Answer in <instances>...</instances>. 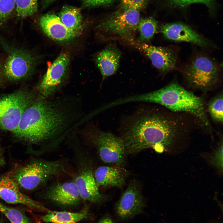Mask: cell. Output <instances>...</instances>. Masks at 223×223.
<instances>
[{
	"mask_svg": "<svg viewBox=\"0 0 223 223\" xmlns=\"http://www.w3.org/2000/svg\"><path fill=\"white\" fill-rule=\"evenodd\" d=\"M167 112L150 111L132 120L123 136L126 154L148 148L168 149L188 131L184 120Z\"/></svg>",
	"mask_w": 223,
	"mask_h": 223,
	"instance_id": "1",
	"label": "cell"
},
{
	"mask_svg": "<svg viewBox=\"0 0 223 223\" xmlns=\"http://www.w3.org/2000/svg\"><path fill=\"white\" fill-rule=\"evenodd\" d=\"M124 103L144 102L155 103L173 112L188 113L205 126L209 122L202 100L176 82H173L157 90L123 98Z\"/></svg>",
	"mask_w": 223,
	"mask_h": 223,
	"instance_id": "2",
	"label": "cell"
},
{
	"mask_svg": "<svg viewBox=\"0 0 223 223\" xmlns=\"http://www.w3.org/2000/svg\"><path fill=\"white\" fill-rule=\"evenodd\" d=\"M55 127V120L44 98L37 96L23 113L15 130V136L32 144L50 143Z\"/></svg>",
	"mask_w": 223,
	"mask_h": 223,
	"instance_id": "3",
	"label": "cell"
},
{
	"mask_svg": "<svg viewBox=\"0 0 223 223\" xmlns=\"http://www.w3.org/2000/svg\"><path fill=\"white\" fill-rule=\"evenodd\" d=\"M67 159L53 160L34 159L18 169L11 177L19 187L28 190H35L46 184L52 178L66 170Z\"/></svg>",
	"mask_w": 223,
	"mask_h": 223,
	"instance_id": "4",
	"label": "cell"
},
{
	"mask_svg": "<svg viewBox=\"0 0 223 223\" xmlns=\"http://www.w3.org/2000/svg\"><path fill=\"white\" fill-rule=\"evenodd\" d=\"M76 167L74 180L79 190L82 199L99 203L104 196L99 191L94 177L91 159L87 150L77 144L71 146Z\"/></svg>",
	"mask_w": 223,
	"mask_h": 223,
	"instance_id": "5",
	"label": "cell"
},
{
	"mask_svg": "<svg viewBox=\"0 0 223 223\" xmlns=\"http://www.w3.org/2000/svg\"><path fill=\"white\" fill-rule=\"evenodd\" d=\"M82 136L86 144L96 149L104 162L122 167L125 164L126 151L121 137L97 129L86 130Z\"/></svg>",
	"mask_w": 223,
	"mask_h": 223,
	"instance_id": "6",
	"label": "cell"
},
{
	"mask_svg": "<svg viewBox=\"0 0 223 223\" xmlns=\"http://www.w3.org/2000/svg\"><path fill=\"white\" fill-rule=\"evenodd\" d=\"M35 94L20 90L0 98V130L13 132L27 108L37 98Z\"/></svg>",
	"mask_w": 223,
	"mask_h": 223,
	"instance_id": "7",
	"label": "cell"
},
{
	"mask_svg": "<svg viewBox=\"0 0 223 223\" xmlns=\"http://www.w3.org/2000/svg\"><path fill=\"white\" fill-rule=\"evenodd\" d=\"M0 44L7 54L3 65L5 78L10 81H15L32 74L36 65L35 56L27 50L10 45L0 36Z\"/></svg>",
	"mask_w": 223,
	"mask_h": 223,
	"instance_id": "8",
	"label": "cell"
},
{
	"mask_svg": "<svg viewBox=\"0 0 223 223\" xmlns=\"http://www.w3.org/2000/svg\"><path fill=\"white\" fill-rule=\"evenodd\" d=\"M183 73L190 85L203 91L211 89L219 79L218 65L213 59L205 56H198L192 60Z\"/></svg>",
	"mask_w": 223,
	"mask_h": 223,
	"instance_id": "9",
	"label": "cell"
},
{
	"mask_svg": "<svg viewBox=\"0 0 223 223\" xmlns=\"http://www.w3.org/2000/svg\"><path fill=\"white\" fill-rule=\"evenodd\" d=\"M140 19L139 11L120 9L103 20L96 28L107 33L118 35L133 43L134 34L138 29Z\"/></svg>",
	"mask_w": 223,
	"mask_h": 223,
	"instance_id": "10",
	"label": "cell"
},
{
	"mask_svg": "<svg viewBox=\"0 0 223 223\" xmlns=\"http://www.w3.org/2000/svg\"><path fill=\"white\" fill-rule=\"evenodd\" d=\"M70 60L69 55L63 52L53 61L38 85L40 95L50 98L60 89L67 78Z\"/></svg>",
	"mask_w": 223,
	"mask_h": 223,
	"instance_id": "11",
	"label": "cell"
},
{
	"mask_svg": "<svg viewBox=\"0 0 223 223\" xmlns=\"http://www.w3.org/2000/svg\"><path fill=\"white\" fill-rule=\"evenodd\" d=\"M43 193V195L47 199L63 206L77 205L81 199L74 180L55 182L47 186Z\"/></svg>",
	"mask_w": 223,
	"mask_h": 223,
	"instance_id": "12",
	"label": "cell"
},
{
	"mask_svg": "<svg viewBox=\"0 0 223 223\" xmlns=\"http://www.w3.org/2000/svg\"><path fill=\"white\" fill-rule=\"evenodd\" d=\"M144 206L143 197L139 187L136 182L133 181L116 203L115 209L120 218L126 219L141 213Z\"/></svg>",
	"mask_w": 223,
	"mask_h": 223,
	"instance_id": "13",
	"label": "cell"
},
{
	"mask_svg": "<svg viewBox=\"0 0 223 223\" xmlns=\"http://www.w3.org/2000/svg\"><path fill=\"white\" fill-rule=\"evenodd\" d=\"M0 198L11 204H21L35 210L49 212L51 211L38 202L23 193L10 176H0Z\"/></svg>",
	"mask_w": 223,
	"mask_h": 223,
	"instance_id": "14",
	"label": "cell"
},
{
	"mask_svg": "<svg viewBox=\"0 0 223 223\" xmlns=\"http://www.w3.org/2000/svg\"><path fill=\"white\" fill-rule=\"evenodd\" d=\"M133 44L149 58L155 67L162 72H168L175 67L177 56L171 48L156 46L143 42Z\"/></svg>",
	"mask_w": 223,
	"mask_h": 223,
	"instance_id": "15",
	"label": "cell"
},
{
	"mask_svg": "<svg viewBox=\"0 0 223 223\" xmlns=\"http://www.w3.org/2000/svg\"><path fill=\"white\" fill-rule=\"evenodd\" d=\"M160 32L167 39L176 42H190L202 47L208 46V41L188 25L181 23L165 24Z\"/></svg>",
	"mask_w": 223,
	"mask_h": 223,
	"instance_id": "16",
	"label": "cell"
},
{
	"mask_svg": "<svg viewBox=\"0 0 223 223\" xmlns=\"http://www.w3.org/2000/svg\"><path fill=\"white\" fill-rule=\"evenodd\" d=\"M39 23L43 32L50 38L57 42H70L81 33L68 29L58 16L52 12L42 16L39 19Z\"/></svg>",
	"mask_w": 223,
	"mask_h": 223,
	"instance_id": "17",
	"label": "cell"
},
{
	"mask_svg": "<svg viewBox=\"0 0 223 223\" xmlns=\"http://www.w3.org/2000/svg\"><path fill=\"white\" fill-rule=\"evenodd\" d=\"M128 174L122 167L101 166L94 171V177L98 187L116 186L121 187L125 183Z\"/></svg>",
	"mask_w": 223,
	"mask_h": 223,
	"instance_id": "18",
	"label": "cell"
},
{
	"mask_svg": "<svg viewBox=\"0 0 223 223\" xmlns=\"http://www.w3.org/2000/svg\"><path fill=\"white\" fill-rule=\"evenodd\" d=\"M121 52L113 46H109L98 52L95 58L103 80L114 74L119 68Z\"/></svg>",
	"mask_w": 223,
	"mask_h": 223,
	"instance_id": "19",
	"label": "cell"
},
{
	"mask_svg": "<svg viewBox=\"0 0 223 223\" xmlns=\"http://www.w3.org/2000/svg\"><path fill=\"white\" fill-rule=\"evenodd\" d=\"M58 17L68 29L81 33L82 28V16L80 9L76 7L66 5L60 10Z\"/></svg>",
	"mask_w": 223,
	"mask_h": 223,
	"instance_id": "20",
	"label": "cell"
},
{
	"mask_svg": "<svg viewBox=\"0 0 223 223\" xmlns=\"http://www.w3.org/2000/svg\"><path fill=\"white\" fill-rule=\"evenodd\" d=\"M88 209L85 208L82 211L77 212L66 211H51L42 217V221L46 223H67L76 222L86 218Z\"/></svg>",
	"mask_w": 223,
	"mask_h": 223,
	"instance_id": "21",
	"label": "cell"
},
{
	"mask_svg": "<svg viewBox=\"0 0 223 223\" xmlns=\"http://www.w3.org/2000/svg\"><path fill=\"white\" fill-rule=\"evenodd\" d=\"M158 28V22L154 19L151 17L140 18L138 27L140 41L146 42L150 40L157 32Z\"/></svg>",
	"mask_w": 223,
	"mask_h": 223,
	"instance_id": "22",
	"label": "cell"
},
{
	"mask_svg": "<svg viewBox=\"0 0 223 223\" xmlns=\"http://www.w3.org/2000/svg\"><path fill=\"white\" fill-rule=\"evenodd\" d=\"M0 212L11 223H31L29 218L22 210L8 206L1 202Z\"/></svg>",
	"mask_w": 223,
	"mask_h": 223,
	"instance_id": "23",
	"label": "cell"
},
{
	"mask_svg": "<svg viewBox=\"0 0 223 223\" xmlns=\"http://www.w3.org/2000/svg\"><path fill=\"white\" fill-rule=\"evenodd\" d=\"M17 16L25 18L32 16L37 11L38 0H15Z\"/></svg>",
	"mask_w": 223,
	"mask_h": 223,
	"instance_id": "24",
	"label": "cell"
},
{
	"mask_svg": "<svg viewBox=\"0 0 223 223\" xmlns=\"http://www.w3.org/2000/svg\"><path fill=\"white\" fill-rule=\"evenodd\" d=\"M223 93L221 92L211 100L208 108L212 119L215 121L221 124L223 123Z\"/></svg>",
	"mask_w": 223,
	"mask_h": 223,
	"instance_id": "25",
	"label": "cell"
},
{
	"mask_svg": "<svg viewBox=\"0 0 223 223\" xmlns=\"http://www.w3.org/2000/svg\"><path fill=\"white\" fill-rule=\"evenodd\" d=\"M15 9V0H0V26L10 18Z\"/></svg>",
	"mask_w": 223,
	"mask_h": 223,
	"instance_id": "26",
	"label": "cell"
},
{
	"mask_svg": "<svg viewBox=\"0 0 223 223\" xmlns=\"http://www.w3.org/2000/svg\"><path fill=\"white\" fill-rule=\"evenodd\" d=\"M150 0H122L120 9H134L140 11L144 8Z\"/></svg>",
	"mask_w": 223,
	"mask_h": 223,
	"instance_id": "27",
	"label": "cell"
},
{
	"mask_svg": "<svg viewBox=\"0 0 223 223\" xmlns=\"http://www.w3.org/2000/svg\"><path fill=\"white\" fill-rule=\"evenodd\" d=\"M170 1L173 5L183 7L192 3H202L205 5L211 11L214 6V0H170Z\"/></svg>",
	"mask_w": 223,
	"mask_h": 223,
	"instance_id": "28",
	"label": "cell"
},
{
	"mask_svg": "<svg viewBox=\"0 0 223 223\" xmlns=\"http://www.w3.org/2000/svg\"><path fill=\"white\" fill-rule=\"evenodd\" d=\"M82 7L89 8L107 5L114 0H81Z\"/></svg>",
	"mask_w": 223,
	"mask_h": 223,
	"instance_id": "29",
	"label": "cell"
},
{
	"mask_svg": "<svg viewBox=\"0 0 223 223\" xmlns=\"http://www.w3.org/2000/svg\"><path fill=\"white\" fill-rule=\"evenodd\" d=\"M223 145L222 143L220 147L217 149L216 152H215L214 156L212 159L213 163L217 167L222 169V158H221V156H222Z\"/></svg>",
	"mask_w": 223,
	"mask_h": 223,
	"instance_id": "30",
	"label": "cell"
},
{
	"mask_svg": "<svg viewBox=\"0 0 223 223\" xmlns=\"http://www.w3.org/2000/svg\"><path fill=\"white\" fill-rule=\"evenodd\" d=\"M56 0H42L41 2V10H44L48 7Z\"/></svg>",
	"mask_w": 223,
	"mask_h": 223,
	"instance_id": "31",
	"label": "cell"
},
{
	"mask_svg": "<svg viewBox=\"0 0 223 223\" xmlns=\"http://www.w3.org/2000/svg\"><path fill=\"white\" fill-rule=\"evenodd\" d=\"M5 161L3 151L0 143V167L2 166L5 164Z\"/></svg>",
	"mask_w": 223,
	"mask_h": 223,
	"instance_id": "32",
	"label": "cell"
},
{
	"mask_svg": "<svg viewBox=\"0 0 223 223\" xmlns=\"http://www.w3.org/2000/svg\"><path fill=\"white\" fill-rule=\"evenodd\" d=\"M97 223H114V222L110 218L106 217L102 218Z\"/></svg>",
	"mask_w": 223,
	"mask_h": 223,
	"instance_id": "33",
	"label": "cell"
},
{
	"mask_svg": "<svg viewBox=\"0 0 223 223\" xmlns=\"http://www.w3.org/2000/svg\"><path fill=\"white\" fill-rule=\"evenodd\" d=\"M3 64L0 61V85L2 82L4 77L3 70Z\"/></svg>",
	"mask_w": 223,
	"mask_h": 223,
	"instance_id": "34",
	"label": "cell"
},
{
	"mask_svg": "<svg viewBox=\"0 0 223 223\" xmlns=\"http://www.w3.org/2000/svg\"><path fill=\"white\" fill-rule=\"evenodd\" d=\"M75 223L74 222H69V223Z\"/></svg>",
	"mask_w": 223,
	"mask_h": 223,
	"instance_id": "35",
	"label": "cell"
}]
</instances>
